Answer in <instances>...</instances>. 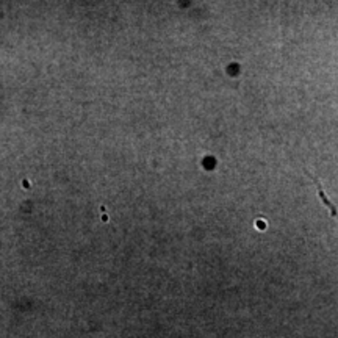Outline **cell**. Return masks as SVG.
I'll return each mask as SVG.
<instances>
[{
  "instance_id": "1",
  "label": "cell",
  "mask_w": 338,
  "mask_h": 338,
  "mask_svg": "<svg viewBox=\"0 0 338 338\" xmlns=\"http://www.w3.org/2000/svg\"><path fill=\"white\" fill-rule=\"evenodd\" d=\"M305 174H307V175H308V177H310V179L315 182V185H316V188H318V194H319V199H321V202H322V203H324V205L329 208L330 214H332V216H333V218L338 221V210H336V207H335V205H333V203L329 200V197H327V194L324 193V189H322L321 183L316 180V177H315L313 174H310V171H307V169H305Z\"/></svg>"
}]
</instances>
